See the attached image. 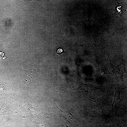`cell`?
I'll use <instances>...</instances> for the list:
<instances>
[{"label":"cell","mask_w":127,"mask_h":127,"mask_svg":"<svg viewBox=\"0 0 127 127\" xmlns=\"http://www.w3.org/2000/svg\"><path fill=\"white\" fill-rule=\"evenodd\" d=\"M57 53L61 56V57L62 58V55L61 54L62 53H66V51H64L63 49L61 47L59 48H57Z\"/></svg>","instance_id":"8"},{"label":"cell","mask_w":127,"mask_h":127,"mask_svg":"<svg viewBox=\"0 0 127 127\" xmlns=\"http://www.w3.org/2000/svg\"><path fill=\"white\" fill-rule=\"evenodd\" d=\"M64 125H62V127H64L63 126Z\"/></svg>","instance_id":"11"},{"label":"cell","mask_w":127,"mask_h":127,"mask_svg":"<svg viewBox=\"0 0 127 127\" xmlns=\"http://www.w3.org/2000/svg\"><path fill=\"white\" fill-rule=\"evenodd\" d=\"M107 55L110 61L107 67L101 69L98 76L108 74L116 77V75L117 66L113 64L109 57Z\"/></svg>","instance_id":"2"},{"label":"cell","mask_w":127,"mask_h":127,"mask_svg":"<svg viewBox=\"0 0 127 127\" xmlns=\"http://www.w3.org/2000/svg\"><path fill=\"white\" fill-rule=\"evenodd\" d=\"M88 100L95 102L96 104V108L95 111H93L94 113V118L99 117L103 112L104 109V105L103 102L100 101L93 100L85 97Z\"/></svg>","instance_id":"5"},{"label":"cell","mask_w":127,"mask_h":127,"mask_svg":"<svg viewBox=\"0 0 127 127\" xmlns=\"http://www.w3.org/2000/svg\"><path fill=\"white\" fill-rule=\"evenodd\" d=\"M27 117H28V116L27 115H24L22 117H21V118H20V119L21 118H27Z\"/></svg>","instance_id":"10"},{"label":"cell","mask_w":127,"mask_h":127,"mask_svg":"<svg viewBox=\"0 0 127 127\" xmlns=\"http://www.w3.org/2000/svg\"><path fill=\"white\" fill-rule=\"evenodd\" d=\"M123 83L121 82L120 84H116L114 86L115 93L113 98V102L110 110L113 107L114 103L116 101L121 100L120 98V93L123 90L126 88V87Z\"/></svg>","instance_id":"3"},{"label":"cell","mask_w":127,"mask_h":127,"mask_svg":"<svg viewBox=\"0 0 127 127\" xmlns=\"http://www.w3.org/2000/svg\"><path fill=\"white\" fill-rule=\"evenodd\" d=\"M55 102V103L56 106L61 111V113H51V114H59L62 117L66 120L68 122L71 126H74L75 125H76L75 123V118L72 108L69 111H63L58 107Z\"/></svg>","instance_id":"1"},{"label":"cell","mask_w":127,"mask_h":127,"mask_svg":"<svg viewBox=\"0 0 127 127\" xmlns=\"http://www.w3.org/2000/svg\"><path fill=\"white\" fill-rule=\"evenodd\" d=\"M78 84H79V88H80L82 90L84 91L87 93L90 96V95L88 93V91L89 90H91L95 92H99V93H100V92H99L90 89H89L90 85L89 84H84L82 82H80Z\"/></svg>","instance_id":"7"},{"label":"cell","mask_w":127,"mask_h":127,"mask_svg":"<svg viewBox=\"0 0 127 127\" xmlns=\"http://www.w3.org/2000/svg\"><path fill=\"white\" fill-rule=\"evenodd\" d=\"M36 71L33 66L29 67L25 71L26 77L29 79L34 78L36 77Z\"/></svg>","instance_id":"6"},{"label":"cell","mask_w":127,"mask_h":127,"mask_svg":"<svg viewBox=\"0 0 127 127\" xmlns=\"http://www.w3.org/2000/svg\"><path fill=\"white\" fill-rule=\"evenodd\" d=\"M117 72L116 77L119 78L121 82L123 83L124 80L123 78V75L124 73L127 74V71L125 67V62L123 60L119 61L117 65Z\"/></svg>","instance_id":"4"},{"label":"cell","mask_w":127,"mask_h":127,"mask_svg":"<svg viewBox=\"0 0 127 127\" xmlns=\"http://www.w3.org/2000/svg\"><path fill=\"white\" fill-rule=\"evenodd\" d=\"M20 105H19V107H18V109L17 110V111L15 112L14 113H12V114H15V113L18 114V112H17V111L18 110V109H19V107H20Z\"/></svg>","instance_id":"9"}]
</instances>
